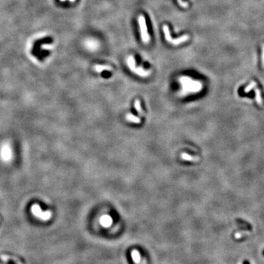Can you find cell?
<instances>
[{"label": "cell", "mask_w": 264, "mask_h": 264, "mask_svg": "<svg viewBox=\"0 0 264 264\" xmlns=\"http://www.w3.org/2000/svg\"><path fill=\"white\" fill-rule=\"evenodd\" d=\"M31 211L35 216L42 221H48L52 216V213L50 210L43 211L38 204H33L31 208Z\"/></svg>", "instance_id": "7a4b0ae2"}, {"label": "cell", "mask_w": 264, "mask_h": 264, "mask_svg": "<svg viewBox=\"0 0 264 264\" xmlns=\"http://www.w3.org/2000/svg\"><path fill=\"white\" fill-rule=\"evenodd\" d=\"M134 109L137 111L140 115L142 114V109L141 103H140V101L139 100H136L135 102H134Z\"/></svg>", "instance_id": "2e32d148"}, {"label": "cell", "mask_w": 264, "mask_h": 264, "mask_svg": "<svg viewBox=\"0 0 264 264\" xmlns=\"http://www.w3.org/2000/svg\"><path fill=\"white\" fill-rule=\"evenodd\" d=\"M127 65L129 68H130L131 71H134L137 67H136V61L134 57L133 56H129L127 59Z\"/></svg>", "instance_id": "9a60e30c"}, {"label": "cell", "mask_w": 264, "mask_h": 264, "mask_svg": "<svg viewBox=\"0 0 264 264\" xmlns=\"http://www.w3.org/2000/svg\"><path fill=\"white\" fill-rule=\"evenodd\" d=\"M189 39V36L188 35H184L181 36V37L175 38V39H172L171 41V43L174 46H178L180 44L183 43H185L186 41H187Z\"/></svg>", "instance_id": "ba28073f"}, {"label": "cell", "mask_w": 264, "mask_h": 264, "mask_svg": "<svg viewBox=\"0 0 264 264\" xmlns=\"http://www.w3.org/2000/svg\"><path fill=\"white\" fill-rule=\"evenodd\" d=\"M52 48L51 46H46V45H44L43 46V48H47V49H51Z\"/></svg>", "instance_id": "ffe728a7"}, {"label": "cell", "mask_w": 264, "mask_h": 264, "mask_svg": "<svg viewBox=\"0 0 264 264\" xmlns=\"http://www.w3.org/2000/svg\"><path fill=\"white\" fill-rule=\"evenodd\" d=\"M68 1H70L71 2H74V1H75V0H68Z\"/></svg>", "instance_id": "7402d4cb"}, {"label": "cell", "mask_w": 264, "mask_h": 264, "mask_svg": "<svg viewBox=\"0 0 264 264\" xmlns=\"http://www.w3.org/2000/svg\"><path fill=\"white\" fill-rule=\"evenodd\" d=\"M262 254H263V255L264 256V250H263V252H262Z\"/></svg>", "instance_id": "603a6c76"}, {"label": "cell", "mask_w": 264, "mask_h": 264, "mask_svg": "<svg viewBox=\"0 0 264 264\" xmlns=\"http://www.w3.org/2000/svg\"><path fill=\"white\" fill-rule=\"evenodd\" d=\"M126 120L128 122H130V123H140L141 122V120L139 117H136V116L133 115L132 114H127L126 115Z\"/></svg>", "instance_id": "5bb4252c"}, {"label": "cell", "mask_w": 264, "mask_h": 264, "mask_svg": "<svg viewBox=\"0 0 264 264\" xmlns=\"http://www.w3.org/2000/svg\"><path fill=\"white\" fill-rule=\"evenodd\" d=\"M138 24L139 27H140V35H141L142 40L143 43H148L150 41V35H149L148 31V27L147 24H146L145 18L143 16H142V15H140L139 16Z\"/></svg>", "instance_id": "3957f363"}, {"label": "cell", "mask_w": 264, "mask_h": 264, "mask_svg": "<svg viewBox=\"0 0 264 264\" xmlns=\"http://www.w3.org/2000/svg\"><path fill=\"white\" fill-rule=\"evenodd\" d=\"M95 71L97 73H101L104 71H111L112 70V67L109 66V65H96L94 67Z\"/></svg>", "instance_id": "30bf717a"}, {"label": "cell", "mask_w": 264, "mask_h": 264, "mask_svg": "<svg viewBox=\"0 0 264 264\" xmlns=\"http://www.w3.org/2000/svg\"><path fill=\"white\" fill-rule=\"evenodd\" d=\"M61 1H66V0H60Z\"/></svg>", "instance_id": "cb8c5ba5"}, {"label": "cell", "mask_w": 264, "mask_h": 264, "mask_svg": "<svg viewBox=\"0 0 264 264\" xmlns=\"http://www.w3.org/2000/svg\"><path fill=\"white\" fill-rule=\"evenodd\" d=\"M262 65L264 68V45L263 46V51H262Z\"/></svg>", "instance_id": "d6986e66"}, {"label": "cell", "mask_w": 264, "mask_h": 264, "mask_svg": "<svg viewBox=\"0 0 264 264\" xmlns=\"http://www.w3.org/2000/svg\"><path fill=\"white\" fill-rule=\"evenodd\" d=\"M178 2H179L180 5H181V7H187V6H188V4H187V2H185V1H183L182 0H178Z\"/></svg>", "instance_id": "ac0fdd59"}, {"label": "cell", "mask_w": 264, "mask_h": 264, "mask_svg": "<svg viewBox=\"0 0 264 264\" xmlns=\"http://www.w3.org/2000/svg\"><path fill=\"white\" fill-rule=\"evenodd\" d=\"M256 86H257V83H256L255 82H252L251 83H250V85H248V86L246 87V88H245L244 93H247L250 92V91H251L252 90L255 89V88H256Z\"/></svg>", "instance_id": "e0dca14e"}, {"label": "cell", "mask_w": 264, "mask_h": 264, "mask_svg": "<svg viewBox=\"0 0 264 264\" xmlns=\"http://www.w3.org/2000/svg\"><path fill=\"white\" fill-rule=\"evenodd\" d=\"M0 258H1V260L4 262L12 261L16 264H22L21 261L19 258L15 257H11V256L7 255H1L0 256Z\"/></svg>", "instance_id": "52a82bcc"}, {"label": "cell", "mask_w": 264, "mask_h": 264, "mask_svg": "<svg viewBox=\"0 0 264 264\" xmlns=\"http://www.w3.org/2000/svg\"><path fill=\"white\" fill-rule=\"evenodd\" d=\"M113 223V219L109 215H103L100 219V224L103 227H109Z\"/></svg>", "instance_id": "5b68a950"}, {"label": "cell", "mask_w": 264, "mask_h": 264, "mask_svg": "<svg viewBox=\"0 0 264 264\" xmlns=\"http://www.w3.org/2000/svg\"><path fill=\"white\" fill-rule=\"evenodd\" d=\"M163 29V32H164V37H165L166 41L167 42L171 43L172 41V38L171 37V34H170V28L167 25H164L162 27Z\"/></svg>", "instance_id": "4fadbf2b"}, {"label": "cell", "mask_w": 264, "mask_h": 264, "mask_svg": "<svg viewBox=\"0 0 264 264\" xmlns=\"http://www.w3.org/2000/svg\"><path fill=\"white\" fill-rule=\"evenodd\" d=\"M243 264H250V262H249V261H248V260H244V261Z\"/></svg>", "instance_id": "44dd1931"}, {"label": "cell", "mask_w": 264, "mask_h": 264, "mask_svg": "<svg viewBox=\"0 0 264 264\" xmlns=\"http://www.w3.org/2000/svg\"><path fill=\"white\" fill-rule=\"evenodd\" d=\"M255 100L257 101V104H259L260 106H263V100L262 98L261 93H260V90L258 88H255Z\"/></svg>", "instance_id": "7c38bea8"}, {"label": "cell", "mask_w": 264, "mask_h": 264, "mask_svg": "<svg viewBox=\"0 0 264 264\" xmlns=\"http://www.w3.org/2000/svg\"><path fill=\"white\" fill-rule=\"evenodd\" d=\"M132 257L133 261L135 263L139 264L141 261V257H140V252L137 250H133L132 251Z\"/></svg>", "instance_id": "8fae6325"}, {"label": "cell", "mask_w": 264, "mask_h": 264, "mask_svg": "<svg viewBox=\"0 0 264 264\" xmlns=\"http://www.w3.org/2000/svg\"><path fill=\"white\" fill-rule=\"evenodd\" d=\"M12 156V150L10 148V146L8 144H4L1 147V156L4 161H9L11 158Z\"/></svg>", "instance_id": "277c9868"}, {"label": "cell", "mask_w": 264, "mask_h": 264, "mask_svg": "<svg viewBox=\"0 0 264 264\" xmlns=\"http://www.w3.org/2000/svg\"><path fill=\"white\" fill-rule=\"evenodd\" d=\"M133 72L135 73L136 74H137V75H139L140 76H142V77H148L150 74V71L144 69L142 67L136 68Z\"/></svg>", "instance_id": "8992f818"}, {"label": "cell", "mask_w": 264, "mask_h": 264, "mask_svg": "<svg viewBox=\"0 0 264 264\" xmlns=\"http://www.w3.org/2000/svg\"><path fill=\"white\" fill-rule=\"evenodd\" d=\"M181 159L184 160V161H197L200 160L199 157L192 156L186 153H184L181 154Z\"/></svg>", "instance_id": "9c48e42d"}, {"label": "cell", "mask_w": 264, "mask_h": 264, "mask_svg": "<svg viewBox=\"0 0 264 264\" xmlns=\"http://www.w3.org/2000/svg\"><path fill=\"white\" fill-rule=\"evenodd\" d=\"M179 82L182 88L183 93H197L202 89V85L200 82L194 81L189 76H181L179 79Z\"/></svg>", "instance_id": "6da1fadb"}]
</instances>
